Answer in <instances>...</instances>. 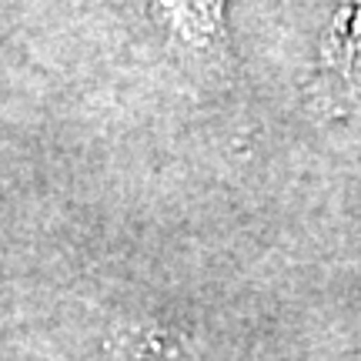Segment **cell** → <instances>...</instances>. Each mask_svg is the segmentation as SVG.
Wrapping results in <instances>:
<instances>
[{
  "instance_id": "6da1fadb",
  "label": "cell",
  "mask_w": 361,
  "mask_h": 361,
  "mask_svg": "<svg viewBox=\"0 0 361 361\" xmlns=\"http://www.w3.org/2000/svg\"><path fill=\"white\" fill-rule=\"evenodd\" d=\"M171 24L188 37H211L221 24V0H157Z\"/></svg>"
},
{
  "instance_id": "7a4b0ae2",
  "label": "cell",
  "mask_w": 361,
  "mask_h": 361,
  "mask_svg": "<svg viewBox=\"0 0 361 361\" xmlns=\"http://www.w3.org/2000/svg\"><path fill=\"white\" fill-rule=\"evenodd\" d=\"M328 57L361 64V0H345L328 30Z\"/></svg>"
}]
</instances>
